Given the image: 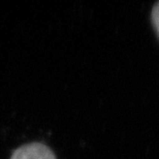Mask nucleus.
<instances>
[{"instance_id":"nucleus-1","label":"nucleus","mask_w":159,"mask_h":159,"mask_svg":"<svg viewBox=\"0 0 159 159\" xmlns=\"http://www.w3.org/2000/svg\"><path fill=\"white\" fill-rule=\"evenodd\" d=\"M11 159H56L55 154L41 143H31L18 148Z\"/></svg>"},{"instance_id":"nucleus-2","label":"nucleus","mask_w":159,"mask_h":159,"mask_svg":"<svg viewBox=\"0 0 159 159\" xmlns=\"http://www.w3.org/2000/svg\"><path fill=\"white\" fill-rule=\"evenodd\" d=\"M152 23H153L154 29L157 32V35L159 36V2L153 6L152 9Z\"/></svg>"}]
</instances>
